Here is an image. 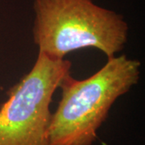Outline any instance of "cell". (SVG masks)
I'll use <instances>...</instances> for the list:
<instances>
[{
	"mask_svg": "<svg viewBox=\"0 0 145 145\" xmlns=\"http://www.w3.org/2000/svg\"><path fill=\"white\" fill-rule=\"evenodd\" d=\"M140 73L139 60L116 55L89 78L67 75L59 86L61 97L52 114L48 145L93 144L112 106L137 85Z\"/></svg>",
	"mask_w": 145,
	"mask_h": 145,
	"instance_id": "6da1fadb",
	"label": "cell"
},
{
	"mask_svg": "<svg viewBox=\"0 0 145 145\" xmlns=\"http://www.w3.org/2000/svg\"><path fill=\"white\" fill-rule=\"evenodd\" d=\"M32 7L33 41L48 57L65 59L73 51L95 48L110 58L128 40L124 16L93 0H33Z\"/></svg>",
	"mask_w": 145,
	"mask_h": 145,
	"instance_id": "7a4b0ae2",
	"label": "cell"
},
{
	"mask_svg": "<svg viewBox=\"0 0 145 145\" xmlns=\"http://www.w3.org/2000/svg\"><path fill=\"white\" fill-rule=\"evenodd\" d=\"M72 62L38 52L31 70L9 89L0 107V145H48L50 105Z\"/></svg>",
	"mask_w": 145,
	"mask_h": 145,
	"instance_id": "3957f363",
	"label": "cell"
}]
</instances>
